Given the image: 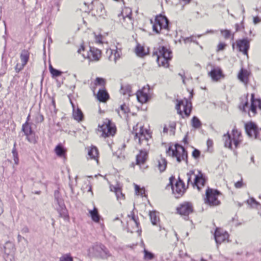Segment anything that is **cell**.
Here are the masks:
<instances>
[{"mask_svg":"<svg viewBox=\"0 0 261 261\" xmlns=\"http://www.w3.org/2000/svg\"><path fill=\"white\" fill-rule=\"evenodd\" d=\"M155 53L158 56V63L160 66L167 67L169 61L172 57V52L169 48L165 46H162L156 50Z\"/></svg>","mask_w":261,"mask_h":261,"instance_id":"obj_1","label":"cell"},{"mask_svg":"<svg viewBox=\"0 0 261 261\" xmlns=\"http://www.w3.org/2000/svg\"><path fill=\"white\" fill-rule=\"evenodd\" d=\"M168 152L172 156L176 157L179 161L186 160V151L183 148V146L180 145H173L170 146Z\"/></svg>","mask_w":261,"mask_h":261,"instance_id":"obj_2","label":"cell"},{"mask_svg":"<svg viewBox=\"0 0 261 261\" xmlns=\"http://www.w3.org/2000/svg\"><path fill=\"white\" fill-rule=\"evenodd\" d=\"M89 254L93 256L98 258H105L108 257L110 254L106 248L101 244H97L93 245L89 249Z\"/></svg>","mask_w":261,"mask_h":261,"instance_id":"obj_3","label":"cell"},{"mask_svg":"<svg viewBox=\"0 0 261 261\" xmlns=\"http://www.w3.org/2000/svg\"><path fill=\"white\" fill-rule=\"evenodd\" d=\"M99 130L103 136L108 137L115 134L117 128L115 125L110 120H108L100 126Z\"/></svg>","mask_w":261,"mask_h":261,"instance_id":"obj_4","label":"cell"},{"mask_svg":"<svg viewBox=\"0 0 261 261\" xmlns=\"http://www.w3.org/2000/svg\"><path fill=\"white\" fill-rule=\"evenodd\" d=\"M191 110V103L188 99L182 100L178 104V112L183 117H188L190 114Z\"/></svg>","mask_w":261,"mask_h":261,"instance_id":"obj_5","label":"cell"},{"mask_svg":"<svg viewBox=\"0 0 261 261\" xmlns=\"http://www.w3.org/2000/svg\"><path fill=\"white\" fill-rule=\"evenodd\" d=\"M55 199L56 200L57 204L58 205V210L59 213H60L64 218H69V215L67 208L65 207L61 193L58 191H56L55 193Z\"/></svg>","mask_w":261,"mask_h":261,"instance_id":"obj_6","label":"cell"},{"mask_svg":"<svg viewBox=\"0 0 261 261\" xmlns=\"http://www.w3.org/2000/svg\"><path fill=\"white\" fill-rule=\"evenodd\" d=\"M250 103L247 101L245 102L244 107L245 109H249L250 111L253 113H256L258 110L261 109V100L257 98L254 95H252L250 100Z\"/></svg>","mask_w":261,"mask_h":261,"instance_id":"obj_7","label":"cell"},{"mask_svg":"<svg viewBox=\"0 0 261 261\" xmlns=\"http://www.w3.org/2000/svg\"><path fill=\"white\" fill-rule=\"evenodd\" d=\"M220 195V193L217 190L208 189L206 193L207 200L208 204L212 206L219 205L220 200L218 197Z\"/></svg>","mask_w":261,"mask_h":261,"instance_id":"obj_8","label":"cell"},{"mask_svg":"<svg viewBox=\"0 0 261 261\" xmlns=\"http://www.w3.org/2000/svg\"><path fill=\"white\" fill-rule=\"evenodd\" d=\"M168 26L169 22L166 17L160 15L156 18L154 29L157 32L160 33L163 29L168 28Z\"/></svg>","mask_w":261,"mask_h":261,"instance_id":"obj_9","label":"cell"},{"mask_svg":"<svg viewBox=\"0 0 261 261\" xmlns=\"http://www.w3.org/2000/svg\"><path fill=\"white\" fill-rule=\"evenodd\" d=\"M171 186L175 194L182 195L184 193L186 187L184 183L181 179H176L175 178L171 179Z\"/></svg>","mask_w":261,"mask_h":261,"instance_id":"obj_10","label":"cell"},{"mask_svg":"<svg viewBox=\"0 0 261 261\" xmlns=\"http://www.w3.org/2000/svg\"><path fill=\"white\" fill-rule=\"evenodd\" d=\"M137 96L139 101L142 103H145L148 101L151 98V92L149 87H144L141 90L138 91Z\"/></svg>","mask_w":261,"mask_h":261,"instance_id":"obj_11","label":"cell"},{"mask_svg":"<svg viewBox=\"0 0 261 261\" xmlns=\"http://www.w3.org/2000/svg\"><path fill=\"white\" fill-rule=\"evenodd\" d=\"M215 238L217 243L221 244L228 239L229 234L225 230L221 228H218L215 233Z\"/></svg>","mask_w":261,"mask_h":261,"instance_id":"obj_12","label":"cell"},{"mask_svg":"<svg viewBox=\"0 0 261 261\" xmlns=\"http://www.w3.org/2000/svg\"><path fill=\"white\" fill-rule=\"evenodd\" d=\"M136 136L140 140L148 139L151 136V132L148 129H146L144 126H141L140 128L137 129L136 130Z\"/></svg>","mask_w":261,"mask_h":261,"instance_id":"obj_13","label":"cell"},{"mask_svg":"<svg viewBox=\"0 0 261 261\" xmlns=\"http://www.w3.org/2000/svg\"><path fill=\"white\" fill-rule=\"evenodd\" d=\"M178 213L180 214L185 216L189 215L193 212V208L191 204L190 203H185L181 205L177 209Z\"/></svg>","mask_w":261,"mask_h":261,"instance_id":"obj_14","label":"cell"},{"mask_svg":"<svg viewBox=\"0 0 261 261\" xmlns=\"http://www.w3.org/2000/svg\"><path fill=\"white\" fill-rule=\"evenodd\" d=\"M246 130L248 135L251 137H256L258 134V126L253 122H249L246 125Z\"/></svg>","mask_w":261,"mask_h":261,"instance_id":"obj_15","label":"cell"},{"mask_svg":"<svg viewBox=\"0 0 261 261\" xmlns=\"http://www.w3.org/2000/svg\"><path fill=\"white\" fill-rule=\"evenodd\" d=\"M193 184L199 189L203 188L206 184V178L201 173H198L193 179Z\"/></svg>","mask_w":261,"mask_h":261,"instance_id":"obj_16","label":"cell"},{"mask_svg":"<svg viewBox=\"0 0 261 261\" xmlns=\"http://www.w3.org/2000/svg\"><path fill=\"white\" fill-rule=\"evenodd\" d=\"M237 47L243 53H247L250 47L249 42L246 39H241L237 42Z\"/></svg>","mask_w":261,"mask_h":261,"instance_id":"obj_17","label":"cell"},{"mask_svg":"<svg viewBox=\"0 0 261 261\" xmlns=\"http://www.w3.org/2000/svg\"><path fill=\"white\" fill-rule=\"evenodd\" d=\"M233 137V142L234 143L235 145L236 146H238L241 143L242 141V135H241V132L238 129H234L232 132V136Z\"/></svg>","mask_w":261,"mask_h":261,"instance_id":"obj_18","label":"cell"},{"mask_svg":"<svg viewBox=\"0 0 261 261\" xmlns=\"http://www.w3.org/2000/svg\"><path fill=\"white\" fill-rule=\"evenodd\" d=\"M101 56V52L100 50L96 48H92L89 54V57L93 60H98L100 59Z\"/></svg>","mask_w":261,"mask_h":261,"instance_id":"obj_19","label":"cell"},{"mask_svg":"<svg viewBox=\"0 0 261 261\" xmlns=\"http://www.w3.org/2000/svg\"><path fill=\"white\" fill-rule=\"evenodd\" d=\"M211 76L213 80L218 81L223 77L222 72L219 68H215L211 72Z\"/></svg>","mask_w":261,"mask_h":261,"instance_id":"obj_20","label":"cell"},{"mask_svg":"<svg viewBox=\"0 0 261 261\" xmlns=\"http://www.w3.org/2000/svg\"><path fill=\"white\" fill-rule=\"evenodd\" d=\"M136 52L137 54L140 57H143L145 56L148 54L149 53V50L145 46L142 45H138L136 48Z\"/></svg>","mask_w":261,"mask_h":261,"instance_id":"obj_21","label":"cell"},{"mask_svg":"<svg viewBox=\"0 0 261 261\" xmlns=\"http://www.w3.org/2000/svg\"><path fill=\"white\" fill-rule=\"evenodd\" d=\"M249 72H248L247 70L244 69H242L241 70V71L240 72L239 74V78L240 80L243 82L244 83H247L249 79Z\"/></svg>","mask_w":261,"mask_h":261,"instance_id":"obj_22","label":"cell"},{"mask_svg":"<svg viewBox=\"0 0 261 261\" xmlns=\"http://www.w3.org/2000/svg\"><path fill=\"white\" fill-rule=\"evenodd\" d=\"M98 98L101 102H106L109 98V95L106 90H101L98 94Z\"/></svg>","mask_w":261,"mask_h":261,"instance_id":"obj_23","label":"cell"},{"mask_svg":"<svg viewBox=\"0 0 261 261\" xmlns=\"http://www.w3.org/2000/svg\"><path fill=\"white\" fill-rule=\"evenodd\" d=\"M148 157V153L145 151H142L140 152V153L138 155L137 157V161L138 164H143L146 161Z\"/></svg>","mask_w":261,"mask_h":261,"instance_id":"obj_24","label":"cell"},{"mask_svg":"<svg viewBox=\"0 0 261 261\" xmlns=\"http://www.w3.org/2000/svg\"><path fill=\"white\" fill-rule=\"evenodd\" d=\"M88 154L90 158H93L95 159H97L99 157L98 150L95 146H92V148H90L89 150Z\"/></svg>","mask_w":261,"mask_h":261,"instance_id":"obj_25","label":"cell"},{"mask_svg":"<svg viewBox=\"0 0 261 261\" xmlns=\"http://www.w3.org/2000/svg\"><path fill=\"white\" fill-rule=\"evenodd\" d=\"M23 131L27 136H30L33 134V130L32 129L30 123H27L25 124L23 126Z\"/></svg>","mask_w":261,"mask_h":261,"instance_id":"obj_26","label":"cell"},{"mask_svg":"<svg viewBox=\"0 0 261 261\" xmlns=\"http://www.w3.org/2000/svg\"><path fill=\"white\" fill-rule=\"evenodd\" d=\"M90 214L92 216V219L93 221L96 222H98L100 221V216L98 214V211L96 209L90 212Z\"/></svg>","mask_w":261,"mask_h":261,"instance_id":"obj_27","label":"cell"},{"mask_svg":"<svg viewBox=\"0 0 261 261\" xmlns=\"http://www.w3.org/2000/svg\"><path fill=\"white\" fill-rule=\"evenodd\" d=\"M55 151L57 155H58L59 156H63L65 154V150L63 146L61 145H59L57 146L56 148L55 149Z\"/></svg>","mask_w":261,"mask_h":261,"instance_id":"obj_28","label":"cell"},{"mask_svg":"<svg viewBox=\"0 0 261 261\" xmlns=\"http://www.w3.org/2000/svg\"><path fill=\"white\" fill-rule=\"evenodd\" d=\"M74 116H75V118L77 119V120H82L83 118V113L79 109L77 110V111L75 112Z\"/></svg>","mask_w":261,"mask_h":261,"instance_id":"obj_29","label":"cell"},{"mask_svg":"<svg viewBox=\"0 0 261 261\" xmlns=\"http://www.w3.org/2000/svg\"><path fill=\"white\" fill-rule=\"evenodd\" d=\"M192 125L194 127L197 128L201 126V122H200V120H198V118L195 117L192 120Z\"/></svg>","mask_w":261,"mask_h":261,"instance_id":"obj_30","label":"cell"},{"mask_svg":"<svg viewBox=\"0 0 261 261\" xmlns=\"http://www.w3.org/2000/svg\"><path fill=\"white\" fill-rule=\"evenodd\" d=\"M60 261H73V259L70 254H67L64 255L60 258Z\"/></svg>","mask_w":261,"mask_h":261,"instance_id":"obj_31","label":"cell"},{"mask_svg":"<svg viewBox=\"0 0 261 261\" xmlns=\"http://www.w3.org/2000/svg\"><path fill=\"white\" fill-rule=\"evenodd\" d=\"M151 221H152L154 225H156L157 223V221H158L157 215L156 213L155 212H152L151 213Z\"/></svg>","mask_w":261,"mask_h":261,"instance_id":"obj_32","label":"cell"},{"mask_svg":"<svg viewBox=\"0 0 261 261\" xmlns=\"http://www.w3.org/2000/svg\"><path fill=\"white\" fill-rule=\"evenodd\" d=\"M166 166V162L165 160H161L159 162V168L161 171H163Z\"/></svg>","mask_w":261,"mask_h":261,"instance_id":"obj_33","label":"cell"},{"mask_svg":"<svg viewBox=\"0 0 261 261\" xmlns=\"http://www.w3.org/2000/svg\"><path fill=\"white\" fill-rule=\"evenodd\" d=\"M13 153H14V160H15V162L17 163L18 161V155H17V151L15 150V148H14Z\"/></svg>","mask_w":261,"mask_h":261,"instance_id":"obj_34","label":"cell"},{"mask_svg":"<svg viewBox=\"0 0 261 261\" xmlns=\"http://www.w3.org/2000/svg\"><path fill=\"white\" fill-rule=\"evenodd\" d=\"M153 254H151L150 253H146V254H145V257L146 258H148V259H151L152 258H153Z\"/></svg>","mask_w":261,"mask_h":261,"instance_id":"obj_35","label":"cell"},{"mask_svg":"<svg viewBox=\"0 0 261 261\" xmlns=\"http://www.w3.org/2000/svg\"><path fill=\"white\" fill-rule=\"evenodd\" d=\"M200 155V151H197V150H195L194 152H193V156L195 157V158H197V157H198Z\"/></svg>","mask_w":261,"mask_h":261,"instance_id":"obj_36","label":"cell"}]
</instances>
